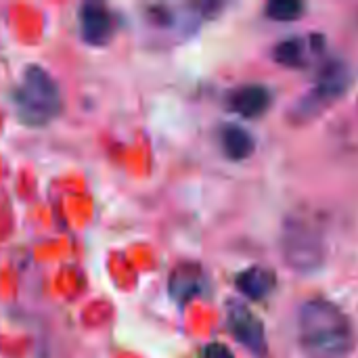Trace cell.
Returning a JSON list of instances; mask_svg holds the SVG:
<instances>
[{"instance_id": "1", "label": "cell", "mask_w": 358, "mask_h": 358, "mask_svg": "<svg viewBox=\"0 0 358 358\" xmlns=\"http://www.w3.org/2000/svg\"><path fill=\"white\" fill-rule=\"evenodd\" d=\"M300 342L317 358H342L352 350L355 334L346 315L329 300H310L302 306Z\"/></svg>"}, {"instance_id": "2", "label": "cell", "mask_w": 358, "mask_h": 358, "mask_svg": "<svg viewBox=\"0 0 358 358\" xmlns=\"http://www.w3.org/2000/svg\"><path fill=\"white\" fill-rule=\"evenodd\" d=\"M13 107L21 124L44 126L61 111L59 86L40 65H29L13 92Z\"/></svg>"}, {"instance_id": "3", "label": "cell", "mask_w": 358, "mask_h": 358, "mask_svg": "<svg viewBox=\"0 0 358 358\" xmlns=\"http://www.w3.org/2000/svg\"><path fill=\"white\" fill-rule=\"evenodd\" d=\"M281 252L285 262L298 273L317 271L325 260V241L315 220L289 216L281 233Z\"/></svg>"}, {"instance_id": "4", "label": "cell", "mask_w": 358, "mask_h": 358, "mask_svg": "<svg viewBox=\"0 0 358 358\" xmlns=\"http://www.w3.org/2000/svg\"><path fill=\"white\" fill-rule=\"evenodd\" d=\"M350 84L348 78V69L340 63V61H331L323 67L315 90H310L294 109L296 117H310L317 111H321L327 103L336 101L338 96H342L346 92Z\"/></svg>"}, {"instance_id": "5", "label": "cell", "mask_w": 358, "mask_h": 358, "mask_svg": "<svg viewBox=\"0 0 358 358\" xmlns=\"http://www.w3.org/2000/svg\"><path fill=\"white\" fill-rule=\"evenodd\" d=\"M227 323H229V329H231L233 338L241 346H245L254 357H266L268 344H266L264 325L260 323V319L248 306L231 302L229 308H227Z\"/></svg>"}, {"instance_id": "6", "label": "cell", "mask_w": 358, "mask_h": 358, "mask_svg": "<svg viewBox=\"0 0 358 358\" xmlns=\"http://www.w3.org/2000/svg\"><path fill=\"white\" fill-rule=\"evenodd\" d=\"M80 34L86 44L103 46L113 36V17L101 2H84L78 10Z\"/></svg>"}, {"instance_id": "7", "label": "cell", "mask_w": 358, "mask_h": 358, "mask_svg": "<svg viewBox=\"0 0 358 358\" xmlns=\"http://www.w3.org/2000/svg\"><path fill=\"white\" fill-rule=\"evenodd\" d=\"M323 48V38L319 34H313L310 38H289L275 46L273 57L277 63L285 67H302L306 65V57L315 50L319 52Z\"/></svg>"}, {"instance_id": "8", "label": "cell", "mask_w": 358, "mask_h": 358, "mask_svg": "<svg viewBox=\"0 0 358 358\" xmlns=\"http://www.w3.org/2000/svg\"><path fill=\"white\" fill-rule=\"evenodd\" d=\"M271 92L260 84H248L231 94V107L243 117H258L271 107Z\"/></svg>"}, {"instance_id": "9", "label": "cell", "mask_w": 358, "mask_h": 358, "mask_svg": "<svg viewBox=\"0 0 358 358\" xmlns=\"http://www.w3.org/2000/svg\"><path fill=\"white\" fill-rule=\"evenodd\" d=\"M277 283V275L266 266H252L237 277V289L250 300H264Z\"/></svg>"}, {"instance_id": "10", "label": "cell", "mask_w": 358, "mask_h": 358, "mask_svg": "<svg viewBox=\"0 0 358 358\" xmlns=\"http://www.w3.org/2000/svg\"><path fill=\"white\" fill-rule=\"evenodd\" d=\"M220 141H222V149H224V155L229 159H235V162H241V159H248L254 155L256 151V141L254 136L237 126V124H227L222 128V134H220Z\"/></svg>"}, {"instance_id": "11", "label": "cell", "mask_w": 358, "mask_h": 358, "mask_svg": "<svg viewBox=\"0 0 358 358\" xmlns=\"http://www.w3.org/2000/svg\"><path fill=\"white\" fill-rule=\"evenodd\" d=\"M203 289V275L197 266H180L170 277V294L178 302H187Z\"/></svg>"}, {"instance_id": "12", "label": "cell", "mask_w": 358, "mask_h": 358, "mask_svg": "<svg viewBox=\"0 0 358 358\" xmlns=\"http://www.w3.org/2000/svg\"><path fill=\"white\" fill-rule=\"evenodd\" d=\"M304 13V4L298 0H271L266 4V15L275 21H294Z\"/></svg>"}, {"instance_id": "13", "label": "cell", "mask_w": 358, "mask_h": 358, "mask_svg": "<svg viewBox=\"0 0 358 358\" xmlns=\"http://www.w3.org/2000/svg\"><path fill=\"white\" fill-rule=\"evenodd\" d=\"M203 358H235L233 352L222 344H210L203 348Z\"/></svg>"}]
</instances>
